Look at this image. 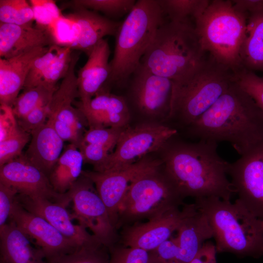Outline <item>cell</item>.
<instances>
[{
    "mask_svg": "<svg viewBox=\"0 0 263 263\" xmlns=\"http://www.w3.org/2000/svg\"><path fill=\"white\" fill-rule=\"evenodd\" d=\"M169 143L163 167L184 199L214 196L230 201L235 193L227 178L229 163L218 153V144L204 140Z\"/></svg>",
    "mask_w": 263,
    "mask_h": 263,
    "instance_id": "cell-1",
    "label": "cell"
},
{
    "mask_svg": "<svg viewBox=\"0 0 263 263\" xmlns=\"http://www.w3.org/2000/svg\"><path fill=\"white\" fill-rule=\"evenodd\" d=\"M199 140L230 143L241 156L263 141V111L235 81L188 127Z\"/></svg>",
    "mask_w": 263,
    "mask_h": 263,
    "instance_id": "cell-2",
    "label": "cell"
},
{
    "mask_svg": "<svg viewBox=\"0 0 263 263\" xmlns=\"http://www.w3.org/2000/svg\"><path fill=\"white\" fill-rule=\"evenodd\" d=\"M191 20L165 21L158 28L140 64L149 71L183 84L208 60Z\"/></svg>",
    "mask_w": 263,
    "mask_h": 263,
    "instance_id": "cell-3",
    "label": "cell"
},
{
    "mask_svg": "<svg viewBox=\"0 0 263 263\" xmlns=\"http://www.w3.org/2000/svg\"><path fill=\"white\" fill-rule=\"evenodd\" d=\"M194 204L211 227L217 253L263 256V220L238 200L232 203L212 196L195 199Z\"/></svg>",
    "mask_w": 263,
    "mask_h": 263,
    "instance_id": "cell-4",
    "label": "cell"
},
{
    "mask_svg": "<svg viewBox=\"0 0 263 263\" xmlns=\"http://www.w3.org/2000/svg\"><path fill=\"white\" fill-rule=\"evenodd\" d=\"M247 16L232 0H210L194 22L200 43L213 60L236 72L243 68L242 48L246 36Z\"/></svg>",
    "mask_w": 263,
    "mask_h": 263,
    "instance_id": "cell-5",
    "label": "cell"
},
{
    "mask_svg": "<svg viewBox=\"0 0 263 263\" xmlns=\"http://www.w3.org/2000/svg\"><path fill=\"white\" fill-rule=\"evenodd\" d=\"M165 16L159 0H138L115 35L107 83L126 82L140 64Z\"/></svg>",
    "mask_w": 263,
    "mask_h": 263,
    "instance_id": "cell-6",
    "label": "cell"
},
{
    "mask_svg": "<svg viewBox=\"0 0 263 263\" xmlns=\"http://www.w3.org/2000/svg\"><path fill=\"white\" fill-rule=\"evenodd\" d=\"M148 172L129 186L120 206L116 229L149 220L183 206L184 199L163 167Z\"/></svg>",
    "mask_w": 263,
    "mask_h": 263,
    "instance_id": "cell-7",
    "label": "cell"
},
{
    "mask_svg": "<svg viewBox=\"0 0 263 263\" xmlns=\"http://www.w3.org/2000/svg\"><path fill=\"white\" fill-rule=\"evenodd\" d=\"M235 72L210 57L188 81L173 86L169 119L188 127L206 112L228 89Z\"/></svg>",
    "mask_w": 263,
    "mask_h": 263,
    "instance_id": "cell-8",
    "label": "cell"
},
{
    "mask_svg": "<svg viewBox=\"0 0 263 263\" xmlns=\"http://www.w3.org/2000/svg\"><path fill=\"white\" fill-rule=\"evenodd\" d=\"M177 132L175 128L153 124L127 127L122 132L114 151L95 171L123 169L165 146Z\"/></svg>",
    "mask_w": 263,
    "mask_h": 263,
    "instance_id": "cell-9",
    "label": "cell"
},
{
    "mask_svg": "<svg viewBox=\"0 0 263 263\" xmlns=\"http://www.w3.org/2000/svg\"><path fill=\"white\" fill-rule=\"evenodd\" d=\"M67 193L73 204L72 219H76L83 227L89 229L108 248L117 244L119 234L91 180L81 174Z\"/></svg>",
    "mask_w": 263,
    "mask_h": 263,
    "instance_id": "cell-10",
    "label": "cell"
},
{
    "mask_svg": "<svg viewBox=\"0 0 263 263\" xmlns=\"http://www.w3.org/2000/svg\"><path fill=\"white\" fill-rule=\"evenodd\" d=\"M79 58V54H72L68 72L49 104L47 119L64 141L74 144H78L83 137L85 132L83 123L87 122L79 109L72 105L75 98L79 97L75 73Z\"/></svg>",
    "mask_w": 263,
    "mask_h": 263,
    "instance_id": "cell-11",
    "label": "cell"
},
{
    "mask_svg": "<svg viewBox=\"0 0 263 263\" xmlns=\"http://www.w3.org/2000/svg\"><path fill=\"white\" fill-rule=\"evenodd\" d=\"M127 97L140 113L151 118L169 119L173 90V82L149 71L141 64L130 76Z\"/></svg>",
    "mask_w": 263,
    "mask_h": 263,
    "instance_id": "cell-12",
    "label": "cell"
},
{
    "mask_svg": "<svg viewBox=\"0 0 263 263\" xmlns=\"http://www.w3.org/2000/svg\"><path fill=\"white\" fill-rule=\"evenodd\" d=\"M227 173L237 200L263 220V141L229 163Z\"/></svg>",
    "mask_w": 263,
    "mask_h": 263,
    "instance_id": "cell-13",
    "label": "cell"
},
{
    "mask_svg": "<svg viewBox=\"0 0 263 263\" xmlns=\"http://www.w3.org/2000/svg\"><path fill=\"white\" fill-rule=\"evenodd\" d=\"M162 165L161 161L144 158L119 170L102 172L83 170L82 174L94 183L116 229L119 208L130 185L141 175Z\"/></svg>",
    "mask_w": 263,
    "mask_h": 263,
    "instance_id": "cell-14",
    "label": "cell"
},
{
    "mask_svg": "<svg viewBox=\"0 0 263 263\" xmlns=\"http://www.w3.org/2000/svg\"><path fill=\"white\" fill-rule=\"evenodd\" d=\"M192 207V204H185L182 209H173L146 222L124 226L119 234L118 244L148 252L153 251L177 231Z\"/></svg>",
    "mask_w": 263,
    "mask_h": 263,
    "instance_id": "cell-15",
    "label": "cell"
},
{
    "mask_svg": "<svg viewBox=\"0 0 263 263\" xmlns=\"http://www.w3.org/2000/svg\"><path fill=\"white\" fill-rule=\"evenodd\" d=\"M0 182L15 189L18 194L40 198L68 206L71 202L68 193L56 192L48 177L21 154L0 167Z\"/></svg>",
    "mask_w": 263,
    "mask_h": 263,
    "instance_id": "cell-16",
    "label": "cell"
},
{
    "mask_svg": "<svg viewBox=\"0 0 263 263\" xmlns=\"http://www.w3.org/2000/svg\"><path fill=\"white\" fill-rule=\"evenodd\" d=\"M9 220L14 222L42 250L46 261L72 252L80 247L64 237L44 219L26 210L16 199Z\"/></svg>",
    "mask_w": 263,
    "mask_h": 263,
    "instance_id": "cell-17",
    "label": "cell"
},
{
    "mask_svg": "<svg viewBox=\"0 0 263 263\" xmlns=\"http://www.w3.org/2000/svg\"><path fill=\"white\" fill-rule=\"evenodd\" d=\"M16 200L29 212L44 219L64 237L79 246L101 243L86 229L73 223L71 215L66 209L67 206L63 203L40 198H30L19 194L17 195Z\"/></svg>",
    "mask_w": 263,
    "mask_h": 263,
    "instance_id": "cell-18",
    "label": "cell"
},
{
    "mask_svg": "<svg viewBox=\"0 0 263 263\" xmlns=\"http://www.w3.org/2000/svg\"><path fill=\"white\" fill-rule=\"evenodd\" d=\"M77 108L89 128H126L131 118L124 96L112 94L103 88L88 101L80 102Z\"/></svg>",
    "mask_w": 263,
    "mask_h": 263,
    "instance_id": "cell-19",
    "label": "cell"
},
{
    "mask_svg": "<svg viewBox=\"0 0 263 263\" xmlns=\"http://www.w3.org/2000/svg\"><path fill=\"white\" fill-rule=\"evenodd\" d=\"M49 47H38L10 58H0V104L12 106L24 87L34 61Z\"/></svg>",
    "mask_w": 263,
    "mask_h": 263,
    "instance_id": "cell-20",
    "label": "cell"
},
{
    "mask_svg": "<svg viewBox=\"0 0 263 263\" xmlns=\"http://www.w3.org/2000/svg\"><path fill=\"white\" fill-rule=\"evenodd\" d=\"M110 47L101 40L88 55L85 65L78 71L77 79L81 102L92 98L106 83L110 75Z\"/></svg>",
    "mask_w": 263,
    "mask_h": 263,
    "instance_id": "cell-21",
    "label": "cell"
},
{
    "mask_svg": "<svg viewBox=\"0 0 263 263\" xmlns=\"http://www.w3.org/2000/svg\"><path fill=\"white\" fill-rule=\"evenodd\" d=\"M64 15L73 20L78 29L72 49L82 51L87 55L104 37L115 36L121 23L82 7H75L72 13Z\"/></svg>",
    "mask_w": 263,
    "mask_h": 263,
    "instance_id": "cell-22",
    "label": "cell"
},
{
    "mask_svg": "<svg viewBox=\"0 0 263 263\" xmlns=\"http://www.w3.org/2000/svg\"><path fill=\"white\" fill-rule=\"evenodd\" d=\"M178 253L175 263H190L205 242L213 238L205 216L192 203L191 209L177 230Z\"/></svg>",
    "mask_w": 263,
    "mask_h": 263,
    "instance_id": "cell-23",
    "label": "cell"
},
{
    "mask_svg": "<svg viewBox=\"0 0 263 263\" xmlns=\"http://www.w3.org/2000/svg\"><path fill=\"white\" fill-rule=\"evenodd\" d=\"M54 45L46 29L0 22V58H8L38 47Z\"/></svg>",
    "mask_w": 263,
    "mask_h": 263,
    "instance_id": "cell-24",
    "label": "cell"
},
{
    "mask_svg": "<svg viewBox=\"0 0 263 263\" xmlns=\"http://www.w3.org/2000/svg\"><path fill=\"white\" fill-rule=\"evenodd\" d=\"M25 158L48 176L61 154L64 141L47 121L31 134Z\"/></svg>",
    "mask_w": 263,
    "mask_h": 263,
    "instance_id": "cell-25",
    "label": "cell"
},
{
    "mask_svg": "<svg viewBox=\"0 0 263 263\" xmlns=\"http://www.w3.org/2000/svg\"><path fill=\"white\" fill-rule=\"evenodd\" d=\"M0 260L5 263H47L42 250L12 221L0 228Z\"/></svg>",
    "mask_w": 263,
    "mask_h": 263,
    "instance_id": "cell-26",
    "label": "cell"
},
{
    "mask_svg": "<svg viewBox=\"0 0 263 263\" xmlns=\"http://www.w3.org/2000/svg\"><path fill=\"white\" fill-rule=\"evenodd\" d=\"M84 163L79 149L72 143L67 145L48 176L54 190L67 192L81 176Z\"/></svg>",
    "mask_w": 263,
    "mask_h": 263,
    "instance_id": "cell-27",
    "label": "cell"
},
{
    "mask_svg": "<svg viewBox=\"0 0 263 263\" xmlns=\"http://www.w3.org/2000/svg\"><path fill=\"white\" fill-rule=\"evenodd\" d=\"M241 56L243 68L252 72L263 71V12L248 16Z\"/></svg>",
    "mask_w": 263,
    "mask_h": 263,
    "instance_id": "cell-28",
    "label": "cell"
},
{
    "mask_svg": "<svg viewBox=\"0 0 263 263\" xmlns=\"http://www.w3.org/2000/svg\"><path fill=\"white\" fill-rule=\"evenodd\" d=\"M57 88L49 87L42 83L24 88L13 102L12 108L17 119H20L38 107L47 105Z\"/></svg>",
    "mask_w": 263,
    "mask_h": 263,
    "instance_id": "cell-29",
    "label": "cell"
},
{
    "mask_svg": "<svg viewBox=\"0 0 263 263\" xmlns=\"http://www.w3.org/2000/svg\"><path fill=\"white\" fill-rule=\"evenodd\" d=\"M209 0H159L162 11L168 20L183 21L199 17L208 6Z\"/></svg>",
    "mask_w": 263,
    "mask_h": 263,
    "instance_id": "cell-30",
    "label": "cell"
},
{
    "mask_svg": "<svg viewBox=\"0 0 263 263\" xmlns=\"http://www.w3.org/2000/svg\"><path fill=\"white\" fill-rule=\"evenodd\" d=\"M109 248L101 243L84 245L76 250L47 260V263H109Z\"/></svg>",
    "mask_w": 263,
    "mask_h": 263,
    "instance_id": "cell-31",
    "label": "cell"
},
{
    "mask_svg": "<svg viewBox=\"0 0 263 263\" xmlns=\"http://www.w3.org/2000/svg\"><path fill=\"white\" fill-rule=\"evenodd\" d=\"M34 21V14L29 2L25 0H0V22L32 25Z\"/></svg>",
    "mask_w": 263,
    "mask_h": 263,
    "instance_id": "cell-32",
    "label": "cell"
},
{
    "mask_svg": "<svg viewBox=\"0 0 263 263\" xmlns=\"http://www.w3.org/2000/svg\"><path fill=\"white\" fill-rule=\"evenodd\" d=\"M135 2L134 0H76L72 1L75 7L100 12L113 17H120L128 14Z\"/></svg>",
    "mask_w": 263,
    "mask_h": 263,
    "instance_id": "cell-33",
    "label": "cell"
},
{
    "mask_svg": "<svg viewBox=\"0 0 263 263\" xmlns=\"http://www.w3.org/2000/svg\"><path fill=\"white\" fill-rule=\"evenodd\" d=\"M46 30L54 44L60 47H67L72 49L78 36L76 24L64 15Z\"/></svg>",
    "mask_w": 263,
    "mask_h": 263,
    "instance_id": "cell-34",
    "label": "cell"
},
{
    "mask_svg": "<svg viewBox=\"0 0 263 263\" xmlns=\"http://www.w3.org/2000/svg\"><path fill=\"white\" fill-rule=\"evenodd\" d=\"M72 49L70 47H61L54 59L44 73L40 83L49 87L57 88L58 81L66 75L72 57Z\"/></svg>",
    "mask_w": 263,
    "mask_h": 263,
    "instance_id": "cell-35",
    "label": "cell"
},
{
    "mask_svg": "<svg viewBox=\"0 0 263 263\" xmlns=\"http://www.w3.org/2000/svg\"><path fill=\"white\" fill-rule=\"evenodd\" d=\"M234 80L263 111V77L243 68L235 73Z\"/></svg>",
    "mask_w": 263,
    "mask_h": 263,
    "instance_id": "cell-36",
    "label": "cell"
},
{
    "mask_svg": "<svg viewBox=\"0 0 263 263\" xmlns=\"http://www.w3.org/2000/svg\"><path fill=\"white\" fill-rule=\"evenodd\" d=\"M37 26L46 29L63 15L53 0H30Z\"/></svg>",
    "mask_w": 263,
    "mask_h": 263,
    "instance_id": "cell-37",
    "label": "cell"
},
{
    "mask_svg": "<svg viewBox=\"0 0 263 263\" xmlns=\"http://www.w3.org/2000/svg\"><path fill=\"white\" fill-rule=\"evenodd\" d=\"M31 136L30 133L19 127L15 134L0 142V167L20 156Z\"/></svg>",
    "mask_w": 263,
    "mask_h": 263,
    "instance_id": "cell-38",
    "label": "cell"
},
{
    "mask_svg": "<svg viewBox=\"0 0 263 263\" xmlns=\"http://www.w3.org/2000/svg\"><path fill=\"white\" fill-rule=\"evenodd\" d=\"M125 128H89L85 132L80 144H97L106 147L112 150L115 147L122 132Z\"/></svg>",
    "mask_w": 263,
    "mask_h": 263,
    "instance_id": "cell-39",
    "label": "cell"
},
{
    "mask_svg": "<svg viewBox=\"0 0 263 263\" xmlns=\"http://www.w3.org/2000/svg\"><path fill=\"white\" fill-rule=\"evenodd\" d=\"M109 263H151L150 252L116 244L109 248Z\"/></svg>",
    "mask_w": 263,
    "mask_h": 263,
    "instance_id": "cell-40",
    "label": "cell"
},
{
    "mask_svg": "<svg viewBox=\"0 0 263 263\" xmlns=\"http://www.w3.org/2000/svg\"><path fill=\"white\" fill-rule=\"evenodd\" d=\"M60 48L56 45H52L45 54L34 61L26 79L23 89L33 87L40 84L44 73L58 53Z\"/></svg>",
    "mask_w": 263,
    "mask_h": 263,
    "instance_id": "cell-41",
    "label": "cell"
},
{
    "mask_svg": "<svg viewBox=\"0 0 263 263\" xmlns=\"http://www.w3.org/2000/svg\"><path fill=\"white\" fill-rule=\"evenodd\" d=\"M78 148L82 153L84 163L93 165L94 171L105 162L111 153L109 148L94 144L81 143Z\"/></svg>",
    "mask_w": 263,
    "mask_h": 263,
    "instance_id": "cell-42",
    "label": "cell"
},
{
    "mask_svg": "<svg viewBox=\"0 0 263 263\" xmlns=\"http://www.w3.org/2000/svg\"><path fill=\"white\" fill-rule=\"evenodd\" d=\"M49 104L38 107L24 117L18 119L19 127L31 134L45 124L48 119Z\"/></svg>",
    "mask_w": 263,
    "mask_h": 263,
    "instance_id": "cell-43",
    "label": "cell"
},
{
    "mask_svg": "<svg viewBox=\"0 0 263 263\" xmlns=\"http://www.w3.org/2000/svg\"><path fill=\"white\" fill-rule=\"evenodd\" d=\"M17 118L11 106L0 104V142L9 138L19 130Z\"/></svg>",
    "mask_w": 263,
    "mask_h": 263,
    "instance_id": "cell-44",
    "label": "cell"
},
{
    "mask_svg": "<svg viewBox=\"0 0 263 263\" xmlns=\"http://www.w3.org/2000/svg\"><path fill=\"white\" fill-rule=\"evenodd\" d=\"M18 194L15 189L0 182V228L7 223Z\"/></svg>",
    "mask_w": 263,
    "mask_h": 263,
    "instance_id": "cell-45",
    "label": "cell"
},
{
    "mask_svg": "<svg viewBox=\"0 0 263 263\" xmlns=\"http://www.w3.org/2000/svg\"><path fill=\"white\" fill-rule=\"evenodd\" d=\"M216 253L215 244L207 241L190 263H217Z\"/></svg>",
    "mask_w": 263,
    "mask_h": 263,
    "instance_id": "cell-46",
    "label": "cell"
},
{
    "mask_svg": "<svg viewBox=\"0 0 263 263\" xmlns=\"http://www.w3.org/2000/svg\"><path fill=\"white\" fill-rule=\"evenodd\" d=\"M232 2L240 12L249 15L263 12V0H233Z\"/></svg>",
    "mask_w": 263,
    "mask_h": 263,
    "instance_id": "cell-47",
    "label": "cell"
},
{
    "mask_svg": "<svg viewBox=\"0 0 263 263\" xmlns=\"http://www.w3.org/2000/svg\"><path fill=\"white\" fill-rule=\"evenodd\" d=\"M0 263H4L2 260H0Z\"/></svg>",
    "mask_w": 263,
    "mask_h": 263,
    "instance_id": "cell-48",
    "label": "cell"
}]
</instances>
